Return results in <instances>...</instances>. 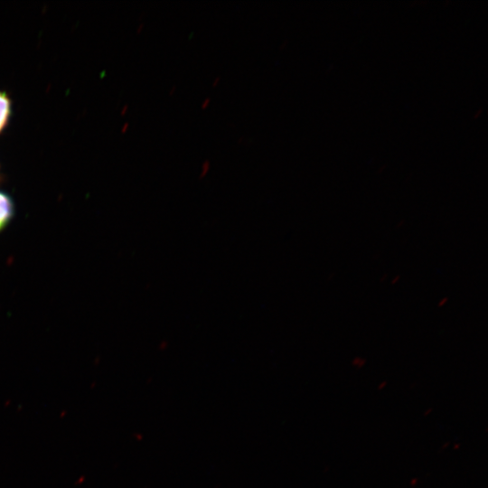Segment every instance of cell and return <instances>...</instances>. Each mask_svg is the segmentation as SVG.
Segmentation results:
<instances>
[{
	"label": "cell",
	"mask_w": 488,
	"mask_h": 488,
	"mask_svg": "<svg viewBox=\"0 0 488 488\" xmlns=\"http://www.w3.org/2000/svg\"><path fill=\"white\" fill-rule=\"evenodd\" d=\"M13 211L14 208L11 199L0 192V230L9 221Z\"/></svg>",
	"instance_id": "1"
},
{
	"label": "cell",
	"mask_w": 488,
	"mask_h": 488,
	"mask_svg": "<svg viewBox=\"0 0 488 488\" xmlns=\"http://www.w3.org/2000/svg\"><path fill=\"white\" fill-rule=\"evenodd\" d=\"M10 114V102L5 93L0 92V130L5 125Z\"/></svg>",
	"instance_id": "2"
},
{
	"label": "cell",
	"mask_w": 488,
	"mask_h": 488,
	"mask_svg": "<svg viewBox=\"0 0 488 488\" xmlns=\"http://www.w3.org/2000/svg\"><path fill=\"white\" fill-rule=\"evenodd\" d=\"M210 167H211V162L208 160V159H204L202 164V167H201V172L199 174V177L200 178H202L204 177L207 173L209 172L210 170Z\"/></svg>",
	"instance_id": "3"
},
{
	"label": "cell",
	"mask_w": 488,
	"mask_h": 488,
	"mask_svg": "<svg viewBox=\"0 0 488 488\" xmlns=\"http://www.w3.org/2000/svg\"><path fill=\"white\" fill-rule=\"evenodd\" d=\"M211 102V98L210 97H207L205 98L202 101V104H201V107L202 108H205L206 107H208V105L210 104Z\"/></svg>",
	"instance_id": "4"
},
{
	"label": "cell",
	"mask_w": 488,
	"mask_h": 488,
	"mask_svg": "<svg viewBox=\"0 0 488 488\" xmlns=\"http://www.w3.org/2000/svg\"><path fill=\"white\" fill-rule=\"evenodd\" d=\"M446 301H447V297H443V298L438 302L437 305H438L439 307H440V306H443V305H446Z\"/></svg>",
	"instance_id": "5"
},
{
	"label": "cell",
	"mask_w": 488,
	"mask_h": 488,
	"mask_svg": "<svg viewBox=\"0 0 488 488\" xmlns=\"http://www.w3.org/2000/svg\"><path fill=\"white\" fill-rule=\"evenodd\" d=\"M220 80H221L220 76L215 77L214 80H212V84H211L212 87H215L218 84V82L220 81Z\"/></svg>",
	"instance_id": "6"
},
{
	"label": "cell",
	"mask_w": 488,
	"mask_h": 488,
	"mask_svg": "<svg viewBox=\"0 0 488 488\" xmlns=\"http://www.w3.org/2000/svg\"><path fill=\"white\" fill-rule=\"evenodd\" d=\"M399 278H400L399 276H396L394 278H392L391 284L392 285L396 284L399 280Z\"/></svg>",
	"instance_id": "7"
},
{
	"label": "cell",
	"mask_w": 488,
	"mask_h": 488,
	"mask_svg": "<svg viewBox=\"0 0 488 488\" xmlns=\"http://www.w3.org/2000/svg\"><path fill=\"white\" fill-rule=\"evenodd\" d=\"M175 89H176L175 85H173L171 89H169V95H173Z\"/></svg>",
	"instance_id": "8"
},
{
	"label": "cell",
	"mask_w": 488,
	"mask_h": 488,
	"mask_svg": "<svg viewBox=\"0 0 488 488\" xmlns=\"http://www.w3.org/2000/svg\"><path fill=\"white\" fill-rule=\"evenodd\" d=\"M143 26H144L143 23L139 24V26H138V31L142 30Z\"/></svg>",
	"instance_id": "9"
}]
</instances>
